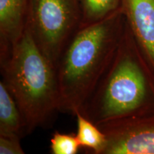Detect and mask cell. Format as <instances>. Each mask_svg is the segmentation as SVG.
Returning <instances> with one entry per match:
<instances>
[{
    "instance_id": "12",
    "label": "cell",
    "mask_w": 154,
    "mask_h": 154,
    "mask_svg": "<svg viewBox=\"0 0 154 154\" xmlns=\"http://www.w3.org/2000/svg\"><path fill=\"white\" fill-rule=\"evenodd\" d=\"M20 140L0 135V154H24Z\"/></svg>"
},
{
    "instance_id": "1",
    "label": "cell",
    "mask_w": 154,
    "mask_h": 154,
    "mask_svg": "<svg viewBox=\"0 0 154 154\" xmlns=\"http://www.w3.org/2000/svg\"><path fill=\"white\" fill-rule=\"evenodd\" d=\"M81 112L97 126L154 116V69L127 23L111 64Z\"/></svg>"
},
{
    "instance_id": "2",
    "label": "cell",
    "mask_w": 154,
    "mask_h": 154,
    "mask_svg": "<svg viewBox=\"0 0 154 154\" xmlns=\"http://www.w3.org/2000/svg\"><path fill=\"white\" fill-rule=\"evenodd\" d=\"M121 9L101 22L82 26L58 63L60 112L82 111L111 64L126 27Z\"/></svg>"
},
{
    "instance_id": "9",
    "label": "cell",
    "mask_w": 154,
    "mask_h": 154,
    "mask_svg": "<svg viewBox=\"0 0 154 154\" xmlns=\"http://www.w3.org/2000/svg\"><path fill=\"white\" fill-rule=\"evenodd\" d=\"M75 116L77 121L76 135L81 147L88 149L91 153L103 154L107 143L104 133L81 111H78Z\"/></svg>"
},
{
    "instance_id": "10",
    "label": "cell",
    "mask_w": 154,
    "mask_h": 154,
    "mask_svg": "<svg viewBox=\"0 0 154 154\" xmlns=\"http://www.w3.org/2000/svg\"><path fill=\"white\" fill-rule=\"evenodd\" d=\"M82 12L81 26L101 22L120 10L122 0H78Z\"/></svg>"
},
{
    "instance_id": "6",
    "label": "cell",
    "mask_w": 154,
    "mask_h": 154,
    "mask_svg": "<svg viewBox=\"0 0 154 154\" xmlns=\"http://www.w3.org/2000/svg\"><path fill=\"white\" fill-rule=\"evenodd\" d=\"M121 9L143 54L154 69V0H122Z\"/></svg>"
},
{
    "instance_id": "8",
    "label": "cell",
    "mask_w": 154,
    "mask_h": 154,
    "mask_svg": "<svg viewBox=\"0 0 154 154\" xmlns=\"http://www.w3.org/2000/svg\"><path fill=\"white\" fill-rule=\"evenodd\" d=\"M0 135L19 139L27 135L24 117L3 81L0 82Z\"/></svg>"
},
{
    "instance_id": "7",
    "label": "cell",
    "mask_w": 154,
    "mask_h": 154,
    "mask_svg": "<svg viewBox=\"0 0 154 154\" xmlns=\"http://www.w3.org/2000/svg\"><path fill=\"white\" fill-rule=\"evenodd\" d=\"M27 5L28 0H0V65L8 61L24 36Z\"/></svg>"
},
{
    "instance_id": "11",
    "label": "cell",
    "mask_w": 154,
    "mask_h": 154,
    "mask_svg": "<svg viewBox=\"0 0 154 154\" xmlns=\"http://www.w3.org/2000/svg\"><path fill=\"white\" fill-rule=\"evenodd\" d=\"M50 142V149L53 154H76L81 147L76 135L74 134L55 132Z\"/></svg>"
},
{
    "instance_id": "4",
    "label": "cell",
    "mask_w": 154,
    "mask_h": 154,
    "mask_svg": "<svg viewBox=\"0 0 154 154\" xmlns=\"http://www.w3.org/2000/svg\"><path fill=\"white\" fill-rule=\"evenodd\" d=\"M81 22L78 0H28L26 29L55 69Z\"/></svg>"
},
{
    "instance_id": "3",
    "label": "cell",
    "mask_w": 154,
    "mask_h": 154,
    "mask_svg": "<svg viewBox=\"0 0 154 154\" xmlns=\"http://www.w3.org/2000/svg\"><path fill=\"white\" fill-rule=\"evenodd\" d=\"M1 72L24 117L27 134L51 126L60 112L57 71L26 29L8 61L1 65Z\"/></svg>"
},
{
    "instance_id": "5",
    "label": "cell",
    "mask_w": 154,
    "mask_h": 154,
    "mask_svg": "<svg viewBox=\"0 0 154 154\" xmlns=\"http://www.w3.org/2000/svg\"><path fill=\"white\" fill-rule=\"evenodd\" d=\"M98 126L107 139L103 154H154V116L121 119Z\"/></svg>"
}]
</instances>
